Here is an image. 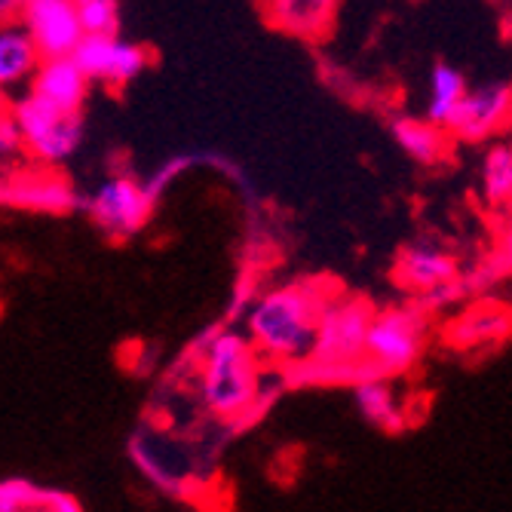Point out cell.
I'll return each instance as SVG.
<instances>
[{
	"mask_svg": "<svg viewBox=\"0 0 512 512\" xmlns=\"http://www.w3.org/2000/svg\"><path fill=\"white\" fill-rule=\"evenodd\" d=\"M86 86H89V77L77 65L74 56L43 59L40 68L34 71V80H31V89L37 92V96L53 102L62 111H80V105L86 99Z\"/></svg>",
	"mask_w": 512,
	"mask_h": 512,
	"instance_id": "7c38bea8",
	"label": "cell"
},
{
	"mask_svg": "<svg viewBox=\"0 0 512 512\" xmlns=\"http://www.w3.org/2000/svg\"><path fill=\"white\" fill-rule=\"evenodd\" d=\"M40 62H43V53L37 50L34 37L25 28L7 25L4 34H0V83L13 86V83L34 77Z\"/></svg>",
	"mask_w": 512,
	"mask_h": 512,
	"instance_id": "2e32d148",
	"label": "cell"
},
{
	"mask_svg": "<svg viewBox=\"0 0 512 512\" xmlns=\"http://www.w3.org/2000/svg\"><path fill=\"white\" fill-rule=\"evenodd\" d=\"M325 304L310 286H286L261 295L249 316L246 335L258 356L270 362H307L316 350L319 316Z\"/></svg>",
	"mask_w": 512,
	"mask_h": 512,
	"instance_id": "6da1fadb",
	"label": "cell"
},
{
	"mask_svg": "<svg viewBox=\"0 0 512 512\" xmlns=\"http://www.w3.org/2000/svg\"><path fill=\"white\" fill-rule=\"evenodd\" d=\"M512 114V86L506 83H488L479 89H470L457 111L448 120V132L463 138V142H485L494 135Z\"/></svg>",
	"mask_w": 512,
	"mask_h": 512,
	"instance_id": "9c48e42d",
	"label": "cell"
},
{
	"mask_svg": "<svg viewBox=\"0 0 512 512\" xmlns=\"http://www.w3.org/2000/svg\"><path fill=\"white\" fill-rule=\"evenodd\" d=\"M19 148H25L22 129H19L16 117H13L10 111H4V120H0V154H4V157H13Z\"/></svg>",
	"mask_w": 512,
	"mask_h": 512,
	"instance_id": "7402d4cb",
	"label": "cell"
},
{
	"mask_svg": "<svg viewBox=\"0 0 512 512\" xmlns=\"http://www.w3.org/2000/svg\"><path fill=\"white\" fill-rule=\"evenodd\" d=\"M77 16L86 34H117L120 0H77Z\"/></svg>",
	"mask_w": 512,
	"mask_h": 512,
	"instance_id": "44dd1931",
	"label": "cell"
},
{
	"mask_svg": "<svg viewBox=\"0 0 512 512\" xmlns=\"http://www.w3.org/2000/svg\"><path fill=\"white\" fill-rule=\"evenodd\" d=\"M89 80L99 83H129L148 65V53L117 34H83L71 53Z\"/></svg>",
	"mask_w": 512,
	"mask_h": 512,
	"instance_id": "ba28073f",
	"label": "cell"
},
{
	"mask_svg": "<svg viewBox=\"0 0 512 512\" xmlns=\"http://www.w3.org/2000/svg\"><path fill=\"white\" fill-rule=\"evenodd\" d=\"M0 197H4L7 206L28 209V212H68L77 206L74 188L53 169L7 172Z\"/></svg>",
	"mask_w": 512,
	"mask_h": 512,
	"instance_id": "30bf717a",
	"label": "cell"
},
{
	"mask_svg": "<svg viewBox=\"0 0 512 512\" xmlns=\"http://www.w3.org/2000/svg\"><path fill=\"white\" fill-rule=\"evenodd\" d=\"M154 200L157 194L148 184H138L132 178H111L86 200V209L105 234L132 237L148 224L154 212Z\"/></svg>",
	"mask_w": 512,
	"mask_h": 512,
	"instance_id": "8992f818",
	"label": "cell"
},
{
	"mask_svg": "<svg viewBox=\"0 0 512 512\" xmlns=\"http://www.w3.org/2000/svg\"><path fill=\"white\" fill-rule=\"evenodd\" d=\"M7 111L16 117L22 138H25V151L37 163L56 166L77 154V148L83 142L80 111H62L53 102H46L43 96H37L34 89L28 96L10 102Z\"/></svg>",
	"mask_w": 512,
	"mask_h": 512,
	"instance_id": "277c9868",
	"label": "cell"
},
{
	"mask_svg": "<svg viewBox=\"0 0 512 512\" xmlns=\"http://www.w3.org/2000/svg\"><path fill=\"white\" fill-rule=\"evenodd\" d=\"M255 344L240 332H218L203 350V402L221 417H234L249 408L258 390Z\"/></svg>",
	"mask_w": 512,
	"mask_h": 512,
	"instance_id": "7a4b0ae2",
	"label": "cell"
},
{
	"mask_svg": "<svg viewBox=\"0 0 512 512\" xmlns=\"http://www.w3.org/2000/svg\"><path fill=\"white\" fill-rule=\"evenodd\" d=\"M22 4H25V0H0V10H4V19L16 16V13L22 10Z\"/></svg>",
	"mask_w": 512,
	"mask_h": 512,
	"instance_id": "d4e9b609",
	"label": "cell"
},
{
	"mask_svg": "<svg viewBox=\"0 0 512 512\" xmlns=\"http://www.w3.org/2000/svg\"><path fill=\"white\" fill-rule=\"evenodd\" d=\"M497 258L506 270H512V221L506 224L503 230V240H500V249H497Z\"/></svg>",
	"mask_w": 512,
	"mask_h": 512,
	"instance_id": "cb8c5ba5",
	"label": "cell"
},
{
	"mask_svg": "<svg viewBox=\"0 0 512 512\" xmlns=\"http://www.w3.org/2000/svg\"><path fill=\"white\" fill-rule=\"evenodd\" d=\"M463 295V283L454 276V279H448V283H439L436 289H430V292H424L421 298H424V307H448V304H454L457 298Z\"/></svg>",
	"mask_w": 512,
	"mask_h": 512,
	"instance_id": "603a6c76",
	"label": "cell"
},
{
	"mask_svg": "<svg viewBox=\"0 0 512 512\" xmlns=\"http://www.w3.org/2000/svg\"><path fill=\"white\" fill-rule=\"evenodd\" d=\"M427 322L417 307H399L375 313L365 338V371L368 378L402 375L424 350Z\"/></svg>",
	"mask_w": 512,
	"mask_h": 512,
	"instance_id": "5b68a950",
	"label": "cell"
},
{
	"mask_svg": "<svg viewBox=\"0 0 512 512\" xmlns=\"http://www.w3.org/2000/svg\"><path fill=\"white\" fill-rule=\"evenodd\" d=\"M371 313L362 301H329L319 316L316 350L304 362L332 378H368L365 371V338Z\"/></svg>",
	"mask_w": 512,
	"mask_h": 512,
	"instance_id": "3957f363",
	"label": "cell"
},
{
	"mask_svg": "<svg viewBox=\"0 0 512 512\" xmlns=\"http://www.w3.org/2000/svg\"><path fill=\"white\" fill-rule=\"evenodd\" d=\"M356 408L371 427L378 430H402L405 427V411L399 405L396 390L384 378H365L356 387Z\"/></svg>",
	"mask_w": 512,
	"mask_h": 512,
	"instance_id": "9a60e30c",
	"label": "cell"
},
{
	"mask_svg": "<svg viewBox=\"0 0 512 512\" xmlns=\"http://www.w3.org/2000/svg\"><path fill=\"white\" fill-rule=\"evenodd\" d=\"M467 80L463 74L451 65H436L430 74V99H427V117L448 126L451 114L457 111V105L467 96Z\"/></svg>",
	"mask_w": 512,
	"mask_h": 512,
	"instance_id": "ac0fdd59",
	"label": "cell"
},
{
	"mask_svg": "<svg viewBox=\"0 0 512 512\" xmlns=\"http://www.w3.org/2000/svg\"><path fill=\"white\" fill-rule=\"evenodd\" d=\"M512 332V316L500 307H476L467 316H460L451 325V344L457 347H476L488 341H500Z\"/></svg>",
	"mask_w": 512,
	"mask_h": 512,
	"instance_id": "e0dca14e",
	"label": "cell"
},
{
	"mask_svg": "<svg viewBox=\"0 0 512 512\" xmlns=\"http://www.w3.org/2000/svg\"><path fill=\"white\" fill-rule=\"evenodd\" d=\"M19 19L43 59L71 56L86 34L77 16V0H25Z\"/></svg>",
	"mask_w": 512,
	"mask_h": 512,
	"instance_id": "52a82bcc",
	"label": "cell"
},
{
	"mask_svg": "<svg viewBox=\"0 0 512 512\" xmlns=\"http://www.w3.org/2000/svg\"><path fill=\"white\" fill-rule=\"evenodd\" d=\"M43 491L31 479H4L0 482V512H43Z\"/></svg>",
	"mask_w": 512,
	"mask_h": 512,
	"instance_id": "ffe728a7",
	"label": "cell"
},
{
	"mask_svg": "<svg viewBox=\"0 0 512 512\" xmlns=\"http://www.w3.org/2000/svg\"><path fill=\"white\" fill-rule=\"evenodd\" d=\"M341 0H264V16L279 31L316 40L335 25Z\"/></svg>",
	"mask_w": 512,
	"mask_h": 512,
	"instance_id": "8fae6325",
	"label": "cell"
},
{
	"mask_svg": "<svg viewBox=\"0 0 512 512\" xmlns=\"http://www.w3.org/2000/svg\"><path fill=\"white\" fill-rule=\"evenodd\" d=\"M448 126L436 120L421 117H396L393 120V138L396 145L417 163H439L448 151Z\"/></svg>",
	"mask_w": 512,
	"mask_h": 512,
	"instance_id": "5bb4252c",
	"label": "cell"
},
{
	"mask_svg": "<svg viewBox=\"0 0 512 512\" xmlns=\"http://www.w3.org/2000/svg\"><path fill=\"white\" fill-rule=\"evenodd\" d=\"M482 194L488 206L512 203V148L494 145L482 163Z\"/></svg>",
	"mask_w": 512,
	"mask_h": 512,
	"instance_id": "d6986e66",
	"label": "cell"
},
{
	"mask_svg": "<svg viewBox=\"0 0 512 512\" xmlns=\"http://www.w3.org/2000/svg\"><path fill=\"white\" fill-rule=\"evenodd\" d=\"M454 276H457V261L433 243L408 246L396 264V283L417 295L436 289L439 283H448Z\"/></svg>",
	"mask_w": 512,
	"mask_h": 512,
	"instance_id": "4fadbf2b",
	"label": "cell"
}]
</instances>
